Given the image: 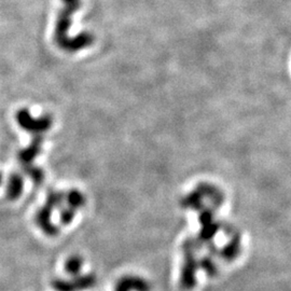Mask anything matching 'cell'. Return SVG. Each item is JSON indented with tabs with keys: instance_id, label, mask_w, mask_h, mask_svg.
I'll use <instances>...</instances> for the list:
<instances>
[{
	"instance_id": "cell-9",
	"label": "cell",
	"mask_w": 291,
	"mask_h": 291,
	"mask_svg": "<svg viewBox=\"0 0 291 291\" xmlns=\"http://www.w3.org/2000/svg\"><path fill=\"white\" fill-rule=\"evenodd\" d=\"M83 266V258L78 255H73L69 257L65 262V271L69 275H79L81 269Z\"/></svg>"
},
{
	"instance_id": "cell-3",
	"label": "cell",
	"mask_w": 291,
	"mask_h": 291,
	"mask_svg": "<svg viewBox=\"0 0 291 291\" xmlns=\"http://www.w3.org/2000/svg\"><path fill=\"white\" fill-rule=\"evenodd\" d=\"M97 283L95 274L89 273L84 275H75L71 281L66 279H55L52 282V287L55 291H83L93 288Z\"/></svg>"
},
{
	"instance_id": "cell-12",
	"label": "cell",
	"mask_w": 291,
	"mask_h": 291,
	"mask_svg": "<svg viewBox=\"0 0 291 291\" xmlns=\"http://www.w3.org/2000/svg\"><path fill=\"white\" fill-rule=\"evenodd\" d=\"M75 213L77 211L75 209L69 207V206H65L62 208L61 214H60V221L63 225H68L72 223V221L73 220L74 216H75Z\"/></svg>"
},
{
	"instance_id": "cell-13",
	"label": "cell",
	"mask_w": 291,
	"mask_h": 291,
	"mask_svg": "<svg viewBox=\"0 0 291 291\" xmlns=\"http://www.w3.org/2000/svg\"><path fill=\"white\" fill-rule=\"evenodd\" d=\"M1 183H2V175L1 173H0V185H1Z\"/></svg>"
},
{
	"instance_id": "cell-11",
	"label": "cell",
	"mask_w": 291,
	"mask_h": 291,
	"mask_svg": "<svg viewBox=\"0 0 291 291\" xmlns=\"http://www.w3.org/2000/svg\"><path fill=\"white\" fill-rule=\"evenodd\" d=\"M64 202H65V193L62 191H50L46 195L45 204L53 209L61 207Z\"/></svg>"
},
{
	"instance_id": "cell-8",
	"label": "cell",
	"mask_w": 291,
	"mask_h": 291,
	"mask_svg": "<svg viewBox=\"0 0 291 291\" xmlns=\"http://www.w3.org/2000/svg\"><path fill=\"white\" fill-rule=\"evenodd\" d=\"M65 203L67 206L78 211L79 208L82 207L85 204V196L79 190L72 189L67 193H65Z\"/></svg>"
},
{
	"instance_id": "cell-2",
	"label": "cell",
	"mask_w": 291,
	"mask_h": 291,
	"mask_svg": "<svg viewBox=\"0 0 291 291\" xmlns=\"http://www.w3.org/2000/svg\"><path fill=\"white\" fill-rule=\"evenodd\" d=\"M15 119L21 129L32 133L34 135H38V134L49 131L52 124H53V119L50 114H44L40 118H34L26 108L17 110Z\"/></svg>"
},
{
	"instance_id": "cell-4",
	"label": "cell",
	"mask_w": 291,
	"mask_h": 291,
	"mask_svg": "<svg viewBox=\"0 0 291 291\" xmlns=\"http://www.w3.org/2000/svg\"><path fill=\"white\" fill-rule=\"evenodd\" d=\"M54 209L49 205H44L39 209L36 214V223L41 231L48 236H56L60 232L58 226L55 225L52 221V212Z\"/></svg>"
},
{
	"instance_id": "cell-1",
	"label": "cell",
	"mask_w": 291,
	"mask_h": 291,
	"mask_svg": "<svg viewBox=\"0 0 291 291\" xmlns=\"http://www.w3.org/2000/svg\"><path fill=\"white\" fill-rule=\"evenodd\" d=\"M63 8L58 12L54 28V41L61 50L67 53H75L86 49L94 42L93 35L84 32L71 38L68 36L69 29L73 24V16L81 7V0H62Z\"/></svg>"
},
{
	"instance_id": "cell-5",
	"label": "cell",
	"mask_w": 291,
	"mask_h": 291,
	"mask_svg": "<svg viewBox=\"0 0 291 291\" xmlns=\"http://www.w3.org/2000/svg\"><path fill=\"white\" fill-rule=\"evenodd\" d=\"M42 144H43V136L41 135V134L34 135L33 141L28 145V147L22 149L19 152V154H17V158H19L21 164L22 165L33 164V162L36 160V158L40 153H41Z\"/></svg>"
},
{
	"instance_id": "cell-10",
	"label": "cell",
	"mask_w": 291,
	"mask_h": 291,
	"mask_svg": "<svg viewBox=\"0 0 291 291\" xmlns=\"http://www.w3.org/2000/svg\"><path fill=\"white\" fill-rule=\"evenodd\" d=\"M24 174H26L28 177H31L35 184H41L44 179V173L41 168L34 165V164H26L22 165Z\"/></svg>"
},
{
	"instance_id": "cell-6",
	"label": "cell",
	"mask_w": 291,
	"mask_h": 291,
	"mask_svg": "<svg viewBox=\"0 0 291 291\" xmlns=\"http://www.w3.org/2000/svg\"><path fill=\"white\" fill-rule=\"evenodd\" d=\"M114 291H150V285L142 277L127 275L119 279Z\"/></svg>"
},
{
	"instance_id": "cell-7",
	"label": "cell",
	"mask_w": 291,
	"mask_h": 291,
	"mask_svg": "<svg viewBox=\"0 0 291 291\" xmlns=\"http://www.w3.org/2000/svg\"><path fill=\"white\" fill-rule=\"evenodd\" d=\"M23 190H24V178L22 175L19 173L11 174L5 191L8 200L16 201L23 194Z\"/></svg>"
}]
</instances>
